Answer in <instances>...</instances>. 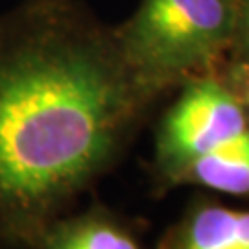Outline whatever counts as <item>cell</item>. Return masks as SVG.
I'll use <instances>...</instances> for the list:
<instances>
[{"instance_id":"cell-1","label":"cell","mask_w":249,"mask_h":249,"mask_svg":"<svg viewBox=\"0 0 249 249\" xmlns=\"http://www.w3.org/2000/svg\"><path fill=\"white\" fill-rule=\"evenodd\" d=\"M137 87L116 37L74 0L0 13V249L34 240L102 170Z\"/></svg>"},{"instance_id":"cell-2","label":"cell","mask_w":249,"mask_h":249,"mask_svg":"<svg viewBox=\"0 0 249 249\" xmlns=\"http://www.w3.org/2000/svg\"><path fill=\"white\" fill-rule=\"evenodd\" d=\"M240 0H141L116 43L139 83L209 63L236 32Z\"/></svg>"},{"instance_id":"cell-3","label":"cell","mask_w":249,"mask_h":249,"mask_svg":"<svg viewBox=\"0 0 249 249\" xmlns=\"http://www.w3.org/2000/svg\"><path fill=\"white\" fill-rule=\"evenodd\" d=\"M248 127L246 111L223 85L211 80L188 85L162 127V151L178 166L229 142Z\"/></svg>"},{"instance_id":"cell-4","label":"cell","mask_w":249,"mask_h":249,"mask_svg":"<svg viewBox=\"0 0 249 249\" xmlns=\"http://www.w3.org/2000/svg\"><path fill=\"white\" fill-rule=\"evenodd\" d=\"M192 179L227 194L249 192V129L185 164Z\"/></svg>"},{"instance_id":"cell-5","label":"cell","mask_w":249,"mask_h":249,"mask_svg":"<svg viewBox=\"0 0 249 249\" xmlns=\"http://www.w3.org/2000/svg\"><path fill=\"white\" fill-rule=\"evenodd\" d=\"M185 249H249V213L201 209L188 227Z\"/></svg>"},{"instance_id":"cell-6","label":"cell","mask_w":249,"mask_h":249,"mask_svg":"<svg viewBox=\"0 0 249 249\" xmlns=\"http://www.w3.org/2000/svg\"><path fill=\"white\" fill-rule=\"evenodd\" d=\"M45 249H139L135 242L100 218H85L46 232Z\"/></svg>"},{"instance_id":"cell-7","label":"cell","mask_w":249,"mask_h":249,"mask_svg":"<svg viewBox=\"0 0 249 249\" xmlns=\"http://www.w3.org/2000/svg\"><path fill=\"white\" fill-rule=\"evenodd\" d=\"M236 32L240 34L244 48L249 55V0H240L238 9V20H236Z\"/></svg>"}]
</instances>
